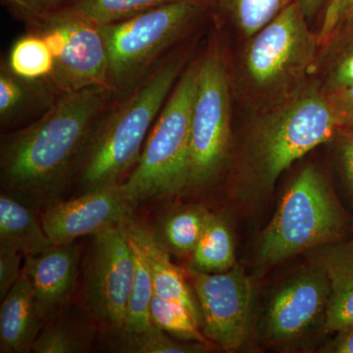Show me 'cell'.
<instances>
[{"label": "cell", "instance_id": "obj_26", "mask_svg": "<svg viewBox=\"0 0 353 353\" xmlns=\"http://www.w3.org/2000/svg\"><path fill=\"white\" fill-rule=\"evenodd\" d=\"M185 0H77L65 8L94 24H112L150 9ZM63 9V8H62Z\"/></svg>", "mask_w": 353, "mask_h": 353}, {"label": "cell", "instance_id": "obj_32", "mask_svg": "<svg viewBox=\"0 0 353 353\" xmlns=\"http://www.w3.org/2000/svg\"><path fill=\"white\" fill-rule=\"evenodd\" d=\"M325 94L340 129L353 132V85Z\"/></svg>", "mask_w": 353, "mask_h": 353}, {"label": "cell", "instance_id": "obj_24", "mask_svg": "<svg viewBox=\"0 0 353 353\" xmlns=\"http://www.w3.org/2000/svg\"><path fill=\"white\" fill-rule=\"evenodd\" d=\"M6 66L21 78L48 81L54 70V58L43 37L32 31L14 43Z\"/></svg>", "mask_w": 353, "mask_h": 353}, {"label": "cell", "instance_id": "obj_8", "mask_svg": "<svg viewBox=\"0 0 353 353\" xmlns=\"http://www.w3.org/2000/svg\"><path fill=\"white\" fill-rule=\"evenodd\" d=\"M231 141V77L224 50L214 41L201 58L192 112L189 187L214 180L226 162Z\"/></svg>", "mask_w": 353, "mask_h": 353}, {"label": "cell", "instance_id": "obj_23", "mask_svg": "<svg viewBox=\"0 0 353 353\" xmlns=\"http://www.w3.org/2000/svg\"><path fill=\"white\" fill-rule=\"evenodd\" d=\"M127 236L134 253V273L128 301L126 322L122 332L136 333L145 331L153 326L150 305L155 294L152 276L145 252L136 239L128 233Z\"/></svg>", "mask_w": 353, "mask_h": 353}, {"label": "cell", "instance_id": "obj_27", "mask_svg": "<svg viewBox=\"0 0 353 353\" xmlns=\"http://www.w3.org/2000/svg\"><path fill=\"white\" fill-rule=\"evenodd\" d=\"M150 315L154 326L170 334L176 340L199 343L208 345L210 341L201 333V326L194 315L180 304L161 297L153 296Z\"/></svg>", "mask_w": 353, "mask_h": 353}, {"label": "cell", "instance_id": "obj_33", "mask_svg": "<svg viewBox=\"0 0 353 353\" xmlns=\"http://www.w3.org/2000/svg\"><path fill=\"white\" fill-rule=\"evenodd\" d=\"M30 26L41 19L46 13L44 0H4Z\"/></svg>", "mask_w": 353, "mask_h": 353}, {"label": "cell", "instance_id": "obj_31", "mask_svg": "<svg viewBox=\"0 0 353 353\" xmlns=\"http://www.w3.org/2000/svg\"><path fill=\"white\" fill-rule=\"evenodd\" d=\"M23 253L7 246L0 245V299H4L23 272Z\"/></svg>", "mask_w": 353, "mask_h": 353}, {"label": "cell", "instance_id": "obj_29", "mask_svg": "<svg viewBox=\"0 0 353 353\" xmlns=\"http://www.w3.org/2000/svg\"><path fill=\"white\" fill-rule=\"evenodd\" d=\"M118 341V350L129 353H194L201 352L206 345L176 341L157 326L145 331L127 333Z\"/></svg>", "mask_w": 353, "mask_h": 353}, {"label": "cell", "instance_id": "obj_25", "mask_svg": "<svg viewBox=\"0 0 353 353\" xmlns=\"http://www.w3.org/2000/svg\"><path fill=\"white\" fill-rule=\"evenodd\" d=\"M296 0H216L245 39L253 36Z\"/></svg>", "mask_w": 353, "mask_h": 353}, {"label": "cell", "instance_id": "obj_20", "mask_svg": "<svg viewBox=\"0 0 353 353\" xmlns=\"http://www.w3.org/2000/svg\"><path fill=\"white\" fill-rule=\"evenodd\" d=\"M210 217L201 205L183 206L164 215L152 228V234L166 252L178 256L192 254Z\"/></svg>", "mask_w": 353, "mask_h": 353}, {"label": "cell", "instance_id": "obj_18", "mask_svg": "<svg viewBox=\"0 0 353 353\" xmlns=\"http://www.w3.org/2000/svg\"><path fill=\"white\" fill-rule=\"evenodd\" d=\"M57 90L46 80L31 81L12 73L6 65L0 71V123L9 127L31 115L46 112L57 99Z\"/></svg>", "mask_w": 353, "mask_h": 353}, {"label": "cell", "instance_id": "obj_4", "mask_svg": "<svg viewBox=\"0 0 353 353\" xmlns=\"http://www.w3.org/2000/svg\"><path fill=\"white\" fill-rule=\"evenodd\" d=\"M250 132L248 165L256 183L271 188L290 165L340 132L326 94L315 79L259 111Z\"/></svg>", "mask_w": 353, "mask_h": 353}, {"label": "cell", "instance_id": "obj_35", "mask_svg": "<svg viewBox=\"0 0 353 353\" xmlns=\"http://www.w3.org/2000/svg\"><path fill=\"white\" fill-rule=\"evenodd\" d=\"M338 336L330 345L328 352L336 353H353V324L336 332Z\"/></svg>", "mask_w": 353, "mask_h": 353}, {"label": "cell", "instance_id": "obj_10", "mask_svg": "<svg viewBox=\"0 0 353 353\" xmlns=\"http://www.w3.org/2000/svg\"><path fill=\"white\" fill-rule=\"evenodd\" d=\"M92 236L85 262V299L99 321L123 331L134 273V253L125 224Z\"/></svg>", "mask_w": 353, "mask_h": 353}, {"label": "cell", "instance_id": "obj_19", "mask_svg": "<svg viewBox=\"0 0 353 353\" xmlns=\"http://www.w3.org/2000/svg\"><path fill=\"white\" fill-rule=\"evenodd\" d=\"M34 209L10 194L0 196V245L24 254L36 255L53 245Z\"/></svg>", "mask_w": 353, "mask_h": 353}, {"label": "cell", "instance_id": "obj_11", "mask_svg": "<svg viewBox=\"0 0 353 353\" xmlns=\"http://www.w3.org/2000/svg\"><path fill=\"white\" fill-rule=\"evenodd\" d=\"M185 271L206 338L227 352L240 348L248 336L252 308V285L245 272L238 264L223 273Z\"/></svg>", "mask_w": 353, "mask_h": 353}, {"label": "cell", "instance_id": "obj_3", "mask_svg": "<svg viewBox=\"0 0 353 353\" xmlns=\"http://www.w3.org/2000/svg\"><path fill=\"white\" fill-rule=\"evenodd\" d=\"M246 39L239 85L259 111L284 101L308 82L320 43L297 0Z\"/></svg>", "mask_w": 353, "mask_h": 353}, {"label": "cell", "instance_id": "obj_15", "mask_svg": "<svg viewBox=\"0 0 353 353\" xmlns=\"http://www.w3.org/2000/svg\"><path fill=\"white\" fill-rule=\"evenodd\" d=\"M127 233L136 239L145 252L152 273L155 296L180 304L194 315L202 326V315L187 271L172 263L166 252L153 236L152 229L131 219L125 224Z\"/></svg>", "mask_w": 353, "mask_h": 353}, {"label": "cell", "instance_id": "obj_30", "mask_svg": "<svg viewBox=\"0 0 353 353\" xmlns=\"http://www.w3.org/2000/svg\"><path fill=\"white\" fill-rule=\"evenodd\" d=\"M353 22V0H328L321 27L317 32L320 46Z\"/></svg>", "mask_w": 353, "mask_h": 353}, {"label": "cell", "instance_id": "obj_2", "mask_svg": "<svg viewBox=\"0 0 353 353\" xmlns=\"http://www.w3.org/2000/svg\"><path fill=\"white\" fill-rule=\"evenodd\" d=\"M185 62L183 52L165 57L101 116L76 171L83 192L121 183L122 176L134 169Z\"/></svg>", "mask_w": 353, "mask_h": 353}, {"label": "cell", "instance_id": "obj_17", "mask_svg": "<svg viewBox=\"0 0 353 353\" xmlns=\"http://www.w3.org/2000/svg\"><path fill=\"white\" fill-rule=\"evenodd\" d=\"M319 265L330 285L325 329L339 332L353 324V241L325 248Z\"/></svg>", "mask_w": 353, "mask_h": 353}, {"label": "cell", "instance_id": "obj_22", "mask_svg": "<svg viewBox=\"0 0 353 353\" xmlns=\"http://www.w3.org/2000/svg\"><path fill=\"white\" fill-rule=\"evenodd\" d=\"M233 234L225 220L211 214L201 240L190 254L188 269L223 273L236 266Z\"/></svg>", "mask_w": 353, "mask_h": 353}, {"label": "cell", "instance_id": "obj_14", "mask_svg": "<svg viewBox=\"0 0 353 353\" xmlns=\"http://www.w3.org/2000/svg\"><path fill=\"white\" fill-rule=\"evenodd\" d=\"M79 264L80 250L75 241L53 245L46 252L25 256L23 266L43 319L57 312L71 296L78 279Z\"/></svg>", "mask_w": 353, "mask_h": 353}, {"label": "cell", "instance_id": "obj_21", "mask_svg": "<svg viewBox=\"0 0 353 353\" xmlns=\"http://www.w3.org/2000/svg\"><path fill=\"white\" fill-rule=\"evenodd\" d=\"M313 73L325 92L353 85V22L320 46Z\"/></svg>", "mask_w": 353, "mask_h": 353}, {"label": "cell", "instance_id": "obj_6", "mask_svg": "<svg viewBox=\"0 0 353 353\" xmlns=\"http://www.w3.org/2000/svg\"><path fill=\"white\" fill-rule=\"evenodd\" d=\"M343 229V218L321 172L303 169L285 192L259 245L263 264H276L316 246L329 245Z\"/></svg>", "mask_w": 353, "mask_h": 353}, {"label": "cell", "instance_id": "obj_16", "mask_svg": "<svg viewBox=\"0 0 353 353\" xmlns=\"http://www.w3.org/2000/svg\"><path fill=\"white\" fill-rule=\"evenodd\" d=\"M43 322L31 281L23 267L19 280L1 301L0 352H32Z\"/></svg>", "mask_w": 353, "mask_h": 353}, {"label": "cell", "instance_id": "obj_1", "mask_svg": "<svg viewBox=\"0 0 353 353\" xmlns=\"http://www.w3.org/2000/svg\"><path fill=\"white\" fill-rule=\"evenodd\" d=\"M114 94L108 87H90L59 94L36 121L3 137L1 192L32 209L59 201Z\"/></svg>", "mask_w": 353, "mask_h": 353}, {"label": "cell", "instance_id": "obj_36", "mask_svg": "<svg viewBox=\"0 0 353 353\" xmlns=\"http://www.w3.org/2000/svg\"><path fill=\"white\" fill-rule=\"evenodd\" d=\"M308 22L317 15L328 0H297Z\"/></svg>", "mask_w": 353, "mask_h": 353}, {"label": "cell", "instance_id": "obj_12", "mask_svg": "<svg viewBox=\"0 0 353 353\" xmlns=\"http://www.w3.org/2000/svg\"><path fill=\"white\" fill-rule=\"evenodd\" d=\"M134 208L121 183H116L70 201H57L44 209L41 221L53 245H63L126 224L132 219Z\"/></svg>", "mask_w": 353, "mask_h": 353}, {"label": "cell", "instance_id": "obj_28", "mask_svg": "<svg viewBox=\"0 0 353 353\" xmlns=\"http://www.w3.org/2000/svg\"><path fill=\"white\" fill-rule=\"evenodd\" d=\"M79 323L57 321L41 329L32 345L36 353H82L90 350L92 331Z\"/></svg>", "mask_w": 353, "mask_h": 353}, {"label": "cell", "instance_id": "obj_9", "mask_svg": "<svg viewBox=\"0 0 353 353\" xmlns=\"http://www.w3.org/2000/svg\"><path fill=\"white\" fill-rule=\"evenodd\" d=\"M31 28L43 37L54 58L48 82L58 94L109 88L108 48L99 25L63 8L44 13Z\"/></svg>", "mask_w": 353, "mask_h": 353}, {"label": "cell", "instance_id": "obj_7", "mask_svg": "<svg viewBox=\"0 0 353 353\" xmlns=\"http://www.w3.org/2000/svg\"><path fill=\"white\" fill-rule=\"evenodd\" d=\"M203 0H185L150 9L128 19L102 25L108 53V85L128 92L194 24Z\"/></svg>", "mask_w": 353, "mask_h": 353}, {"label": "cell", "instance_id": "obj_13", "mask_svg": "<svg viewBox=\"0 0 353 353\" xmlns=\"http://www.w3.org/2000/svg\"><path fill=\"white\" fill-rule=\"evenodd\" d=\"M329 296L328 278L320 267L292 279L272 299L267 313V336L278 343L303 336L326 311Z\"/></svg>", "mask_w": 353, "mask_h": 353}, {"label": "cell", "instance_id": "obj_37", "mask_svg": "<svg viewBox=\"0 0 353 353\" xmlns=\"http://www.w3.org/2000/svg\"><path fill=\"white\" fill-rule=\"evenodd\" d=\"M76 1L77 0H44V10L46 13L52 12V11L68 7Z\"/></svg>", "mask_w": 353, "mask_h": 353}, {"label": "cell", "instance_id": "obj_5", "mask_svg": "<svg viewBox=\"0 0 353 353\" xmlns=\"http://www.w3.org/2000/svg\"><path fill=\"white\" fill-rule=\"evenodd\" d=\"M201 71V58L179 78L165 102L136 166L122 189L134 206L171 196L189 187L192 112Z\"/></svg>", "mask_w": 353, "mask_h": 353}, {"label": "cell", "instance_id": "obj_34", "mask_svg": "<svg viewBox=\"0 0 353 353\" xmlns=\"http://www.w3.org/2000/svg\"><path fill=\"white\" fill-rule=\"evenodd\" d=\"M343 136L340 146L341 163L353 189V132L345 130Z\"/></svg>", "mask_w": 353, "mask_h": 353}]
</instances>
